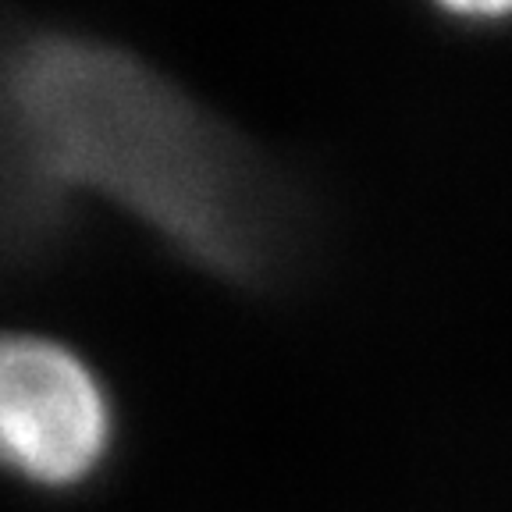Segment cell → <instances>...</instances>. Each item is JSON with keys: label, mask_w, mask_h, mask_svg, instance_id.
Returning a JSON list of instances; mask_svg holds the SVG:
<instances>
[{"label": "cell", "mask_w": 512, "mask_h": 512, "mask_svg": "<svg viewBox=\"0 0 512 512\" xmlns=\"http://www.w3.org/2000/svg\"><path fill=\"white\" fill-rule=\"evenodd\" d=\"M11 207L25 242L72 192H96L221 278L271 264L278 221L253 160L136 57L82 36H29L4 79Z\"/></svg>", "instance_id": "1"}, {"label": "cell", "mask_w": 512, "mask_h": 512, "mask_svg": "<svg viewBox=\"0 0 512 512\" xmlns=\"http://www.w3.org/2000/svg\"><path fill=\"white\" fill-rule=\"evenodd\" d=\"M448 15L473 18V22H498L512 15V0H434Z\"/></svg>", "instance_id": "3"}, {"label": "cell", "mask_w": 512, "mask_h": 512, "mask_svg": "<svg viewBox=\"0 0 512 512\" xmlns=\"http://www.w3.org/2000/svg\"><path fill=\"white\" fill-rule=\"evenodd\" d=\"M0 441L22 477L79 484L104 459L111 409L93 370L50 338H8L0 356Z\"/></svg>", "instance_id": "2"}]
</instances>
